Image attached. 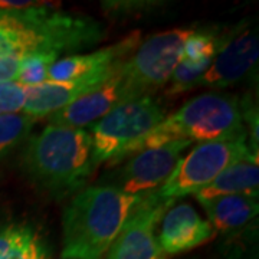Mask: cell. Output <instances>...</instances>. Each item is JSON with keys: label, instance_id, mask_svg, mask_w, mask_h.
<instances>
[{"label": "cell", "instance_id": "5", "mask_svg": "<svg viewBox=\"0 0 259 259\" xmlns=\"http://www.w3.org/2000/svg\"><path fill=\"white\" fill-rule=\"evenodd\" d=\"M164 117V108L153 95H146L122 102L94 122L91 139L95 167L104 161L114 166L130 157L134 148Z\"/></svg>", "mask_w": 259, "mask_h": 259}, {"label": "cell", "instance_id": "10", "mask_svg": "<svg viewBox=\"0 0 259 259\" xmlns=\"http://www.w3.org/2000/svg\"><path fill=\"white\" fill-rule=\"evenodd\" d=\"M140 98L134 87L120 69L110 79L100 85L93 93L83 95L78 101L65 107L64 110L49 115L51 124L83 128L88 124L101 120L104 115L117 108L122 102Z\"/></svg>", "mask_w": 259, "mask_h": 259}, {"label": "cell", "instance_id": "1", "mask_svg": "<svg viewBox=\"0 0 259 259\" xmlns=\"http://www.w3.org/2000/svg\"><path fill=\"white\" fill-rule=\"evenodd\" d=\"M37 3L26 10H0V81H16L20 62L36 52H55L88 47L101 37L91 19Z\"/></svg>", "mask_w": 259, "mask_h": 259}, {"label": "cell", "instance_id": "11", "mask_svg": "<svg viewBox=\"0 0 259 259\" xmlns=\"http://www.w3.org/2000/svg\"><path fill=\"white\" fill-rule=\"evenodd\" d=\"M140 32H133L121 42L93 54L69 55L58 59L48 72L47 82H71L91 75L114 72L139 48Z\"/></svg>", "mask_w": 259, "mask_h": 259}, {"label": "cell", "instance_id": "9", "mask_svg": "<svg viewBox=\"0 0 259 259\" xmlns=\"http://www.w3.org/2000/svg\"><path fill=\"white\" fill-rule=\"evenodd\" d=\"M193 144L189 140H177L157 147L144 148L130 156L115 176L118 190L127 194L151 193V190L164 185L171 176L186 148Z\"/></svg>", "mask_w": 259, "mask_h": 259}, {"label": "cell", "instance_id": "4", "mask_svg": "<svg viewBox=\"0 0 259 259\" xmlns=\"http://www.w3.org/2000/svg\"><path fill=\"white\" fill-rule=\"evenodd\" d=\"M242 130L246 128L242 121L241 102L236 97L218 93L202 94L183 104L175 114L164 117L134 148L133 154L177 140L204 143L226 139Z\"/></svg>", "mask_w": 259, "mask_h": 259}, {"label": "cell", "instance_id": "14", "mask_svg": "<svg viewBox=\"0 0 259 259\" xmlns=\"http://www.w3.org/2000/svg\"><path fill=\"white\" fill-rule=\"evenodd\" d=\"M212 236L210 222L196 212L192 204L180 203L164 213L158 243L166 255H176L193 249Z\"/></svg>", "mask_w": 259, "mask_h": 259}, {"label": "cell", "instance_id": "20", "mask_svg": "<svg viewBox=\"0 0 259 259\" xmlns=\"http://www.w3.org/2000/svg\"><path fill=\"white\" fill-rule=\"evenodd\" d=\"M210 64H212L210 61L192 62V61H186V59L180 58L179 64L175 68L170 79H168L170 85L167 87L166 95L175 97V95L185 93L187 90L194 88L197 81L203 76V74L207 71Z\"/></svg>", "mask_w": 259, "mask_h": 259}, {"label": "cell", "instance_id": "22", "mask_svg": "<svg viewBox=\"0 0 259 259\" xmlns=\"http://www.w3.org/2000/svg\"><path fill=\"white\" fill-rule=\"evenodd\" d=\"M28 88L16 81H0V114H18L26 102Z\"/></svg>", "mask_w": 259, "mask_h": 259}, {"label": "cell", "instance_id": "16", "mask_svg": "<svg viewBox=\"0 0 259 259\" xmlns=\"http://www.w3.org/2000/svg\"><path fill=\"white\" fill-rule=\"evenodd\" d=\"M259 168L258 160L245 158L231 167L196 193L197 200H207L228 194H249L258 196Z\"/></svg>", "mask_w": 259, "mask_h": 259}, {"label": "cell", "instance_id": "19", "mask_svg": "<svg viewBox=\"0 0 259 259\" xmlns=\"http://www.w3.org/2000/svg\"><path fill=\"white\" fill-rule=\"evenodd\" d=\"M35 121L23 112L0 114V157L28 137Z\"/></svg>", "mask_w": 259, "mask_h": 259}, {"label": "cell", "instance_id": "3", "mask_svg": "<svg viewBox=\"0 0 259 259\" xmlns=\"http://www.w3.org/2000/svg\"><path fill=\"white\" fill-rule=\"evenodd\" d=\"M29 175L56 194L79 189L95 168L91 134L83 128L49 124L29 141L25 153Z\"/></svg>", "mask_w": 259, "mask_h": 259}, {"label": "cell", "instance_id": "13", "mask_svg": "<svg viewBox=\"0 0 259 259\" xmlns=\"http://www.w3.org/2000/svg\"><path fill=\"white\" fill-rule=\"evenodd\" d=\"M117 71L108 74L91 75L71 82H44L36 87H30L26 94L23 114L32 117L33 120L49 117L64 110L72 102L78 101L83 95L93 93L107 79H110Z\"/></svg>", "mask_w": 259, "mask_h": 259}, {"label": "cell", "instance_id": "21", "mask_svg": "<svg viewBox=\"0 0 259 259\" xmlns=\"http://www.w3.org/2000/svg\"><path fill=\"white\" fill-rule=\"evenodd\" d=\"M219 37L210 32H196L186 39L183 49H182V59L192 61V62H204L214 59L219 52Z\"/></svg>", "mask_w": 259, "mask_h": 259}, {"label": "cell", "instance_id": "23", "mask_svg": "<svg viewBox=\"0 0 259 259\" xmlns=\"http://www.w3.org/2000/svg\"><path fill=\"white\" fill-rule=\"evenodd\" d=\"M241 108L242 110V120H245L249 125V146L250 151L258 156L259 150V134H258V110L256 107H253L252 104H243Z\"/></svg>", "mask_w": 259, "mask_h": 259}, {"label": "cell", "instance_id": "17", "mask_svg": "<svg viewBox=\"0 0 259 259\" xmlns=\"http://www.w3.org/2000/svg\"><path fill=\"white\" fill-rule=\"evenodd\" d=\"M0 259H49L47 246L28 226L0 231Z\"/></svg>", "mask_w": 259, "mask_h": 259}, {"label": "cell", "instance_id": "7", "mask_svg": "<svg viewBox=\"0 0 259 259\" xmlns=\"http://www.w3.org/2000/svg\"><path fill=\"white\" fill-rule=\"evenodd\" d=\"M192 33V29L156 33L144 40L136 49V54L121 65V71L140 97L154 95L168 82L180 61L186 39Z\"/></svg>", "mask_w": 259, "mask_h": 259}, {"label": "cell", "instance_id": "2", "mask_svg": "<svg viewBox=\"0 0 259 259\" xmlns=\"http://www.w3.org/2000/svg\"><path fill=\"white\" fill-rule=\"evenodd\" d=\"M144 194L94 186L75 196L62 218L64 259H101Z\"/></svg>", "mask_w": 259, "mask_h": 259}, {"label": "cell", "instance_id": "18", "mask_svg": "<svg viewBox=\"0 0 259 259\" xmlns=\"http://www.w3.org/2000/svg\"><path fill=\"white\" fill-rule=\"evenodd\" d=\"M58 58L59 55L55 52H36L26 56L19 65L16 82L26 88L47 82L48 72Z\"/></svg>", "mask_w": 259, "mask_h": 259}, {"label": "cell", "instance_id": "15", "mask_svg": "<svg viewBox=\"0 0 259 259\" xmlns=\"http://www.w3.org/2000/svg\"><path fill=\"white\" fill-rule=\"evenodd\" d=\"M199 202L207 213L210 225L219 231L241 228L252 221L259 210L258 196L249 194H228Z\"/></svg>", "mask_w": 259, "mask_h": 259}, {"label": "cell", "instance_id": "8", "mask_svg": "<svg viewBox=\"0 0 259 259\" xmlns=\"http://www.w3.org/2000/svg\"><path fill=\"white\" fill-rule=\"evenodd\" d=\"M171 204L158 192L144 194L112 242L108 259H166L156 236V226Z\"/></svg>", "mask_w": 259, "mask_h": 259}, {"label": "cell", "instance_id": "12", "mask_svg": "<svg viewBox=\"0 0 259 259\" xmlns=\"http://www.w3.org/2000/svg\"><path fill=\"white\" fill-rule=\"evenodd\" d=\"M258 55V36L246 29L223 44L196 87L226 88L239 82L256 65Z\"/></svg>", "mask_w": 259, "mask_h": 259}, {"label": "cell", "instance_id": "6", "mask_svg": "<svg viewBox=\"0 0 259 259\" xmlns=\"http://www.w3.org/2000/svg\"><path fill=\"white\" fill-rule=\"evenodd\" d=\"M245 158L258 160V156L248 146L246 130L226 139L200 143L187 156L180 158L158 194L171 202L187 194H196L210 185L228 167Z\"/></svg>", "mask_w": 259, "mask_h": 259}]
</instances>
